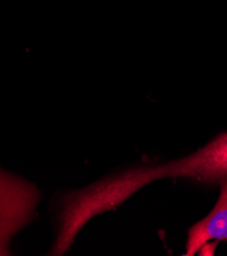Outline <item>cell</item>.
Instances as JSON below:
<instances>
[{
  "instance_id": "4",
  "label": "cell",
  "mask_w": 227,
  "mask_h": 256,
  "mask_svg": "<svg viewBox=\"0 0 227 256\" xmlns=\"http://www.w3.org/2000/svg\"><path fill=\"white\" fill-rule=\"evenodd\" d=\"M218 245V240L212 244H204L200 249V255H214V251L216 249V246Z\"/></svg>"
},
{
  "instance_id": "3",
  "label": "cell",
  "mask_w": 227,
  "mask_h": 256,
  "mask_svg": "<svg viewBox=\"0 0 227 256\" xmlns=\"http://www.w3.org/2000/svg\"><path fill=\"white\" fill-rule=\"evenodd\" d=\"M212 239L227 240V178L222 185L221 195L214 210L189 230L185 255L192 256Z\"/></svg>"
},
{
  "instance_id": "2",
  "label": "cell",
  "mask_w": 227,
  "mask_h": 256,
  "mask_svg": "<svg viewBox=\"0 0 227 256\" xmlns=\"http://www.w3.org/2000/svg\"><path fill=\"white\" fill-rule=\"evenodd\" d=\"M39 190L19 176L0 168V255H9V243L36 216Z\"/></svg>"
},
{
  "instance_id": "1",
  "label": "cell",
  "mask_w": 227,
  "mask_h": 256,
  "mask_svg": "<svg viewBox=\"0 0 227 256\" xmlns=\"http://www.w3.org/2000/svg\"><path fill=\"white\" fill-rule=\"evenodd\" d=\"M136 191L163 178L187 176L199 181L227 178V133L222 134L189 158L163 166H143L127 170Z\"/></svg>"
}]
</instances>
